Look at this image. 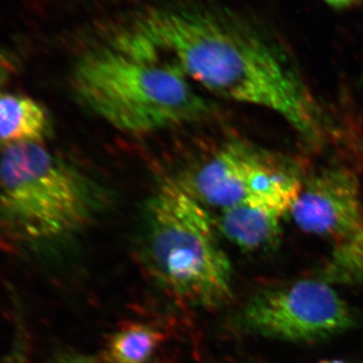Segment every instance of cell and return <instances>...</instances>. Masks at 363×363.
Instances as JSON below:
<instances>
[{
    "instance_id": "1",
    "label": "cell",
    "mask_w": 363,
    "mask_h": 363,
    "mask_svg": "<svg viewBox=\"0 0 363 363\" xmlns=\"http://www.w3.org/2000/svg\"><path fill=\"white\" fill-rule=\"evenodd\" d=\"M133 33L214 94L269 109L308 140L320 135L304 83L257 33L199 11H157L143 16Z\"/></svg>"
},
{
    "instance_id": "2",
    "label": "cell",
    "mask_w": 363,
    "mask_h": 363,
    "mask_svg": "<svg viewBox=\"0 0 363 363\" xmlns=\"http://www.w3.org/2000/svg\"><path fill=\"white\" fill-rule=\"evenodd\" d=\"M130 33L81 57L72 74L75 94L116 130L145 135L201 119L209 112L187 75Z\"/></svg>"
},
{
    "instance_id": "3",
    "label": "cell",
    "mask_w": 363,
    "mask_h": 363,
    "mask_svg": "<svg viewBox=\"0 0 363 363\" xmlns=\"http://www.w3.org/2000/svg\"><path fill=\"white\" fill-rule=\"evenodd\" d=\"M209 213L188 189L164 184L147 202L143 257L152 276L177 300L203 309L225 304L233 269Z\"/></svg>"
},
{
    "instance_id": "4",
    "label": "cell",
    "mask_w": 363,
    "mask_h": 363,
    "mask_svg": "<svg viewBox=\"0 0 363 363\" xmlns=\"http://www.w3.org/2000/svg\"><path fill=\"white\" fill-rule=\"evenodd\" d=\"M95 210L84 177L40 143L0 152V233L35 247L65 238L89 222Z\"/></svg>"
},
{
    "instance_id": "5",
    "label": "cell",
    "mask_w": 363,
    "mask_h": 363,
    "mask_svg": "<svg viewBox=\"0 0 363 363\" xmlns=\"http://www.w3.org/2000/svg\"><path fill=\"white\" fill-rule=\"evenodd\" d=\"M303 182L259 150L228 143L202 164L191 182V194L221 211L248 205L289 214Z\"/></svg>"
},
{
    "instance_id": "6",
    "label": "cell",
    "mask_w": 363,
    "mask_h": 363,
    "mask_svg": "<svg viewBox=\"0 0 363 363\" xmlns=\"http://www.w3.org/2000/svg\"><path fill=\"white\" fill-rule=\"evenodd\" d=\"M243 326L264 337L315 342L353 325L352 313L330 284L302 279L255 294L245 305Z\"/></svg>"
},
{
    "instance_id": "7",
    "label": "cell",
    "mask_w": 363,
    "mask_h": 363,
    "mask_svg": "<svg viewBox=\"0 0 363 363\" xmlns=\"http://www.w3.org/2000/svg\"><path fill=\"white\" fill-rule=\"evenodd\" d=\"M289 214L305 233L345 240L363 225L362 191L357 177L345 169L320 172L302 184Z\"/></svg>"
},
{
    "instance_id": "8",
    "label": "cell",
    "mask_w": 363,
    "mask_h": 363,
    "mask_svg": "<svg viewBox=\"0 0 363 363\" xmlns=\"http://www.w3.org/2000/svg\"><path fill=\"white\" fill-rule=\"evenodd\" d=\"M285 216L276 210L240 205L221 211L218 227L227 240L238 247L264 250L278 242Z\"/></svg>"
},
{
    "instance_id": "9",
    "label": "cell",
    "mask_w": 363,
    "mask_h": 363,
    "mask_svg": "<svg viewBox=\"0 0 363 363\" xmlns=\"http://www.w3.org/2000/svg\"><path fill=\"white\" fill-rule=\"evenodd\" d=\"M51 130L49 113L33 98L0 92V149L42 143Z\"/></svg>"
},
{
    "instance_id": "10",
    "label": "cell",
    "mask_w": 363,
    "mask_h": 363,
    "mask_svg": "<svg viewBox=\"0 0 363 363\" xmlns=\"http://www.w3.org/2000/svg\"><path fill=\"white\" fill-rule=\"evenodd\" d=\"M164 336L152 324L133 322L121 326L106 341V363H152Z\"/></svg>"
},
{
    "instance_id": "11",
    "label": "cell",
    "mask_w": 363,
    "mask_h": 363,
    "mask_svg": "<svg viewBox=\"0 0 363 363\" xmlns=\"http://www.w3.org/2000/svg\"><path fill=\"white\" fill-rule=\"evenodd\" d=\"M320 279L330 285H363V225L334 245Z\"/></svg>"
},
{
    "instance_id": "12",
    "label": "cell",
    "mask_w": 363,
    "mask_h": 363,
    "mask_svg": "<svg viewBox=\"0 0 363 363\" xmlns=\"http://www.w3.org/2000/svg\"><path fill=\"white\" fill-rule=\"evenodd\" d=\"M16 61L13 54L0 48V88L16 73Z\"/></svg>"
},
{
    "instance_id": "13",
    "label": "cell",
    "mask_w": 363,
    "mask_h": 363,
    "mask_svg": "<svg viewBox=\"0 0 363 363\" xmlns=\"http://www.w3.org/2000/svg\"><path fill=\"white\" fill-rule=\"evenodd\" d=\"M25 338L18 333L13 348L0 360V363H26Z\"/></svg>"
},
{
    "instance_id": "14",
    "label": "cell",
    "mask_w": 363,
    "mask_h": 363,
    "mask_svg": "<svg viewBox=\"0 0 363 363\" xmlns=\"http://www.w3.org/2000/svg\"><path fill=\"white\" fill-rule=\"evenodd\" d=\"M52 363H98L96 360L93 359L92 357H86V355L75 354V353H71V354L61 355L57 358Z\"/></svg>"
},
{
    "instance_id": "15",
    "label": "cell",
    "mask_w": 363,
    "mask_h": 363,
    "mask_svg": "<svg viewBox=\"0 0 363 363\" xmlns=\"http://www.w3.org/2000/svg\"><path fill=\"white\" fill-rule=\"evenodd\" d=\"M324 1L335 9H345L354 4L357 0H324Z\"/></svg>"
},
{
    "instance_id": "16",
    "label": "cell",
    "mask_w": 363,
    "mask_h": 363,
    "mask_svg": "<svg viewBox=\"0 0 363 363\" xmlns=\"http://www.w3.org/2000/svg\"><path fill=\"white\" fill-rule=\"evenodd\" d=\"M319 363H345L344 362H341V360L338 359H330V360H323V362Z\"/></svg>"
}]
</instances>
